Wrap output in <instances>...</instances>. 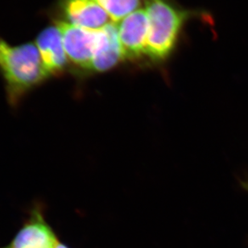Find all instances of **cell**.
I'll use <instances>...</instances> for the list:
<instances>
[{"label":"cell","instance_id":"cell-12","mask_svg":"<svg viewBox=\"0 0 248 248\" xmlns=\"http://www.w3.org/2000/svg\"></svg>","mask_w":248,"mask_h":248},{"label":"cell","instance_id":"cell-3","mask_svg":"<svg viewBox=\"0 0 248 248\" xmlns=\"http://www.w3.org/2000/svg\"><path fill=\"white\" fill-rule=\"evenodd\" d=\"M57 26L62 32L68 60L81 69L91 70L99 30L81 29L65 21L57 22Z\"/></svg>","mask_w":248,"mask_h":248},{"label":"cell","instance_id":"cell-10","mask_svg":"<svg viewBox=\"0 0 248 248\" xmlns=\"http://www.w3.org/2000/svg\"><path fill=\"white\" fill-rule=\"evenodd\" d=\"M55 248H68L66 246H64V244H59V243H58V244H57V246H56Z\"/></svg>","mask_w":248,"mask_h":248},{"label":"cell","instance_id":"cell-4","mask_svg":"<svg viewBox=\"0 0 248 248\" xmlns=\"http://www.w3.org/2000/svg\"><path fill=\"white\" fill-rule=\"evenodd\" d=\"M116 24L124 60H136L146 55L148 18L145 9L132 12Z\"/></svg>","mask_w":248,"mask_h":248},{"label":"cell","instance_id":"cell-2","mask_svg":"<svg viewBox=\"0 0 248 248\" xmlns=\"http://www.w3.org/2000/svg\"><path fill=\"white\" fill-rule=\"evenodd\" d=\"M145 4L148 18L146 55L154 62H162L174 50L188 13L169 0H146Z\"/></svg>","mask_w":248,"mask_h":248},{"label":"cell","instance_id":"cell-6","mask_svg":"<svg viewBox=\"0 0 248 248\" xmlns=\"http://www.w3.org/2000/svg\"><path fill=\"white\" fill-rule=\"evenodd\" d=\"M124 60L120 46L117 24L109 23L98 32L95 53L91 64L93 72L108 71Z\"/></svg>","mask_w":248,"mask_h":248},{"label":"cell","instance_id":"cell-9","mask_svg":"<svg viewBox=\"0 0 248 248\" xmlns=\"http://www.w3.org/2000/svg\"><path fill=\"white\" fill-rule=\"evenodd\" d=\"M114 21L121 19L136 12L144 0H96ZM146 1V0H145Z\"/></svg>","mask_w":248,"mask_h":248},{"label":"cell","instance_id":"cell-5","mask_svg":"<svg viewBox=\"0 0 248 248\" xmlns=\"http://www.w3.org/2000/svg\"><path fill=\"white\" fill-rule=\"evenodd\" d=\"M68 23L88 30H100L110 23V17L96 0H64Z\"/></svg>","mask_w":248,"mask_h":248},{"label":"cell","instance_id":"cell-11","mask_svg":"<svg viewBox=\"0 0 248 248\" xmlns=\"http://www.w3.org/2000/svg\"><path fill=\"white\" fill-rule=\"evenodd\" d=\"M245 188H246L247 189H248V183H246V184H245Z\"/></svg>","mask_w":248,"mask_h":248},{"label":"cell","instance_id":"cell-1","mask_svg":"<svg viewBox=\"0 0 248 248\" xmlns=\"http://www.w3.org/2000/svg\"><path fill=\"white\" fill-rule=\"evenodd\" d=\"M0 70L7 83L10 100L16 103L27 91L49 75L34 44L12 46L0 39Z\"/></svg>","mask_w":248,"mask_h":248},{"label":"cell","instance_id":"cell-7","mask_svg":"<svg viewBox=\"0 0 248 248\" xmlns=\"http://www.w3.org/2000/svg\"><path fill=\"white\" fill-rule=\"evenodd\" d=\"M36 47L48 75H58L66 69L69 60L58 26L49 27L41 31L36 39Z\"/></svg>","mask_w":248,"mask_h":248},{"label":"cell","instance_id":"cell-8","mask_svg":"<svg viewBox=\"0 0 248 248\" xmlns=\"http://www.w3.org/2000/svg\"><path fill=\"white\" fill-rule=\"evenodd\" d=\"M55 235L40 214H35L17 234L11 248H55Z\"/></svg>","mask_w":248,"mask_h":248}]
</instances>
